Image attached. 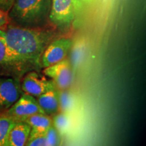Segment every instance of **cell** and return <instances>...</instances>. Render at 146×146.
Returning a JSON list of instances; mask_svg holds the SVG:
<instances>
[{
    "mask_svg": "<svg viewBox=\"0 0 146 146\" xmlns=\"http://www.w3.org/2000/svg\"><path fill=\"white\" fill-rule=\"evenodd\" d=\"M53 126L62 136L68 135L73 129L74 121L71 114L59 112L52 119Z\"/></svg>",
    "mask_w": 146,
    "mask_h": 146,
    "instance_id": "obj_14",
    "label": "cell"
},
{
    "mask_svg": "<svg viewBox=\"0 0 146 146\" xmlns=\"http://www.w3.org/2000/svg\"><path fill=\"white\" fill-rule=\"evenodd\" d=\"M52 0H15L9 11L10 19L26 28H38L49 19Z\"/></svg>",
    "mask_w": 146,
    "mask_h": 146,
    "instance_id": "obj_2",
    "label": "cell"
},
{
    "mask_svg": "<svg viewBox=\"0 0 146 146\" xmlns=\"http://www.w3.org/2000/svg\"><path fill=\"white\" fill-rule=\"evenodd\" d=\"M58 96H59L60 112L74 115L77 112L78 102L77 98L72 91L68 89L59 90L58 89Z\"/></svg>",
    "mask_w": 146,
    "mask_h": 146,
    "instance_id": "obj_12",
    "label": "cell"
},
{
    "mask_svg": "<svg viewBox=\"0 0 146 146\" xmlns=\"http://www.w3.org/2000/svg\"><path fill=\"white\" fill-rule=\"evenodd\" d=\"M21 86L25 94L35 98H37L47 91L56 87L52 81L42 77L34 71L27 73Z\"/></svg>",
    "mask_w": 146,
    "mask_h": 146,
    "instance_id": "obj_8",
    "label": "cell"
},
{
    "mask_svg": "<svg viewBox=\"0 0 146 146\" xmlns=\"http://www.w3.org/2000/svg\"><path fill=\"white\" fill-rule=\"evenodd\" d=\"M5 32L10 53L9 66L25 72L41 66V58L54 38L52 31L9 26Z\"/></svg>",
    "mask_w": 146,
    "mask_h": 146,
    "instance_id": "obj_1",
    "label": "cell"
},
{
    "mask_svg": "<svg viewBox=\"0 0 146 146\" xmlns=\"http://www.w3.org/2000/svg\"><path fill=\"white\" fill-rule=\"evenodd\" d=\"M43 73L52 79L59 90L68 89L71 86L74 74L70 62L67 59L45 68Z\"/></svg>",
    "mask_w": 146,
    "mask_h": 146,
    "instance_id": "obj_4",
    "label": "cell"
},
{
    "mask_svg": "<svg viewBox=\"0 0 146 146\" xmlns=\"http://www.w3.org/2000/svg\"><path fill=\"white\" fill-rule=\"evenodd\" d=\"M23 93L17 80L0 77V112L7 110L14 104Z\"/></svg>",
    "mask_w": 146,
    "mask_h": 146,
    "instance_id": "obj_7",
    "label": "cell"
},
{
    "mask_svg": "<svg viewBox=\"0 0 146 146\" xmlns=\"http://www.w3.org/2000/svg\"><path fill=\"white\" fill-rule=\"evenodd\" d=\"M38 104L45 114H56L60 112L58 89L55 87L36 98Z\"/></svg>",
    "mask_w": 146,
    "mask_h": 146,
    "instance_id": "obj_10",
    "label": "cell"
},
{
    "mask_svg": "<svg viewBox=\"0 0 146 146\" xmlns=\"http://www.w3.org/2000/svg\"><path fill=\"white\" fill-rule=\"evenodd\" d=\"M25 122L31 128V132L45 133L53 125L52 118L45 114H36L25 119Z\"/></svg>",
    "mask_w": 146,
    "mask_h": 146,
    "instance_id": "obj_13",
    "label": "cell"
},
{
    "mask_svg": "<svg viewBox=\"0 0 146 146\" xmlns=\"http://www.w3.org/2000/svg\"><path fill=\"white\" fill-rule=\"evenodd\" d=\"M79 1H81V2H83V3H91V1H93V0H79Z\"/></svg>",
    "mask_w": 146,
    "mask_h": 146,
    "instance_id": "obj_21",
    "label": "cell"
},
{
    "mask_svg": "<svg viewBox=\"0 0 146 146\" xmlns=\"http://www.w3.org/2000/svg\"><path fill=\"white\" fill-rule=\"evenodd\" d=\"M14 1L15 0H0V9L8 13L14 4Z\"/></svg>",
    "mask_w": 146,
    "mask_h": 146,
    "instance_id": "obj_19",
    "label": "cell"
},
{
    "mask_svg": "<svg viewBox=\"0 0 146 146\" xmlns=\"http://www.w3.org/2000/svg\"><path fill=\"white\" fill-rule=\"evenodd\" d=\"M31 128L23 121H16L9 133L6 146H25Z\"/></svg>",
    "mask_w": 146,
    "mask_h": 146,
    "instance_id": "obj_9",
    "label": "cell"
},
{
    "mask_svg": "<svg viewBox=\"0 0 146 146\" xmlns=\"http://www.w3.org/2000/svg\"><path fill=\"white\" fill-rule=\"evenodd\" d=\"M47 146H60L62 135L54 126L49 128L45 133Z\"/></svg>",
    "mask_w": 146,
    "mask_h": 146,
    "instance_id": "obj_17",
    "label": "cell"
},
{
    "mask_svg": "<svg viewBox=\"0 0 146 146\" xmlns=\"http://www.w3.org/2000/svg\"><path fill=\"white\" fill-rule=\"evenodd\" d=\"M10 53L4 31L0 29V66H9Z\"/></svg>",
    "mask_w": 146,
    "mask_h": 146,
    "instance_id": "obj_16",
    "label": "cell"
},
{
    "mask_svg": "<svg viewBox=\"0 0 146 146\" xmlns=\"http://www.w3.org/2000/svg\"><path fill=\"white\" fill-rule=\"evenodd\" d=\"M79 0H52L49 20L57 27H68L83 8Z\"/></svg>",
    "mask_w": 146,
    "mask_h": 146,
    "instance_id": "obj_3",
    "label": "cell"
},
{
    "mask_svg": "<svg viewBox=\"0 0 146 146\" xmlns=\"http://www.w3.org/2000/svg\"><path fill=\"white\" fill-rule=\"evenodd\" d=\"M70 62L74 72H76L78 67L85 60L87 54V43L84 38H79L73 42L70 49Z\"/></svg>",
    "mask_w": 146,
    "mask_h": 146,
    "instance_id": "obj_11",
    "label": "cell"
},
{
    "mask_svg": "<svg viewBox=\"0 0 146 146\" xmlns=\"http://www.w3.org/2000/svg\"><path fill=\"white\" fill-rule=\"evenodd\" d=\"M73 41L68 38L54 40L47 45L41 58V66L47 68L66 59L72 47Z\"/></svg>",
    "mask_w": 146,
    "mask_h": 146,
    "instance_id": "obj_6",
    "label": "cell"
},
{
    "mask_svg": "<svg viewBox=\"0 0 146 146\" xmlns=\"http://www.w3.org/2000/svg\"><path fill=\"white\" fill-rule=\"evenodd\" d=\"M16 121H23L27 118L36 114H45L35 97L22 94L17 101L6 112Z\"/></svg>",
    "mask_w": 146,
    "mask_h": 146,
    "instance_id": "obj_5",
    "label": "cell"
},
{
    "mask_svg": "<svg viewBox=\"0 0 146 146\" xmlns=\"http://www.w3.org/2000/svg\"><path fill=\"white\" fill-rule=\"evenodd\" d=\"M45 133H38L31 131L30 135L25 146H47Z\"/></svg>",
    "mask_w": 146,
    "mask_h": 146,
    "instance_id": "obj_18",
    "label": "cell"
},
{
    "mask_svg": "<svg viewBox=\"0 0 146 146\" xmlns=\"http://www.w3.org/2000/svg\"><path fill=\"white\" fill-rule=\"evenodd\" d=\"M10 18L8 16V12L1 10L0 9V27H4L8 25Z\"/></svg>",
    "mask_w": 146,
    "mask_h": 146,
    "instance_id": "obj_20",
    "label": "cell"
},
{
    "mask_svg": "<svg viewBox=\"0 0 146 146\" xmlns=\"http://www.w3.org/2000/svg\"><path fill=\"white\" fill-rule=\"evenodd\" d=\"M16 122L6 113L0 116V146H6L9 133Z\"/></svg>",
    "mask_w": 146,
    "mask_h": 146,
    "instance_id": "obj_15",
    "label": "cell"
}]
</instances>
